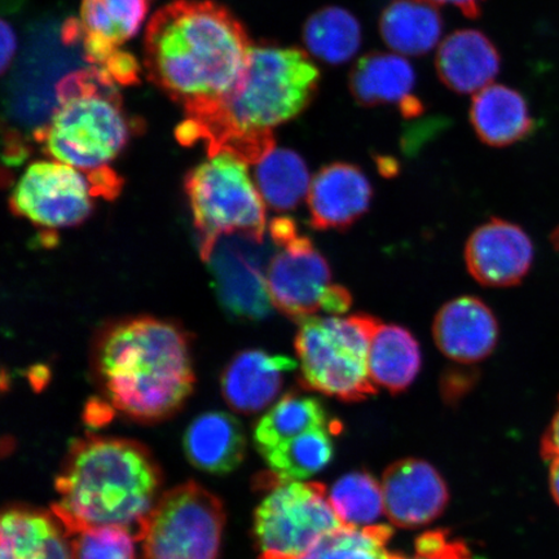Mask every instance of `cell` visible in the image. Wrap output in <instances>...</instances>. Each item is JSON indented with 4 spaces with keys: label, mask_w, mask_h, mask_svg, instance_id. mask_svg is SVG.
Returning a JSON list of instances; mask_svg holds the SVG:
<instances>
[{
    "label": "cell",
    "mask_w": 559,
    "mask_h": 559,
    "mask_svg": "<svg viewBox=\"0 0 559 559\" xmlns=\"http://www.w3.org/2000/svg\"><path fill=\"white\" fill-rule=\"evenodd\" d=\"M253 46L226 7L175 0L146 27L145 68L150 80L185 108L187 118L198 117L239 85Z\"/></svg>",
    "instance_id": "1"
},
{
    "label": "cell",
    "mask_w": 559,
    "mask_h": 559,
    "mask_svg": "<svg viewBox=\"0 0 559 559\" xmlns=\"http://www.w3.org/2000/svg\"><path fill=\"white\" fill-rule=\"evenodd\" d=\"M319 83L320 70L299 48L253 46L239 85L215 108L187 118L178 139L187 145L204 140L209 156L227 152L260 164L275 150L272 129L304 114Z\"/></svg>",
    "instance_id": "2"
},
{
    "label": "cell",
    "mask_w": 559,
    "mask_h": 559,
    "mask_svg": "<svg viewBox=\"0 0 559 559\" xmlns=\"http://www.w3.org/2000/svg\"><path fill=\"white\" fill-rule=\"evenodd\" d=\"M160 481L156 460L134 440L76 439L56 478L59 500L51 512L70 536L87 528L116 526L131 531L136 539L156 506Z\"/></svg>",
    "instance_id": "3"
},
{
    "label": "cell",
    "mask_w": 559,
    "mask_h": 559,
    "mask_svg": "<svg viewBox=\"0 0 559 559\" xmlns=\"http://www.w3.org/2000/svg\"><path fill=\"white\" fill-rule=\"evenodd\" d=\"M96 369L114 407L142 423L175 414L194 383L186 332L153 318L108 328L96 347Z\"/></svg>",
    "instance_id": "4"
},
{
    "label": "cell",
    "mask_w": 559,
    "mask_h": 559,
    "mask_svg": "<svg viewBox=\"0 0 559 559\" xmlns=\"http://www.w3.org/2000/svg\"><path fill=\"white\" fill-rule=\"evenodd\" d=\"M50 122L34 132L46 155L86 174L109 167L131 136L117 83L102 68L69 74Z\"/></svg>",
    "instance_id": "5"
},
{
    "label": "cell",
    "mask_w": 559,
    "mask_h": 559,
    "mask_svg": "<svg viewBox=\"0 0 559 559\" xmlns=\"http://www.w3.org/2000/svg\"><path fill=\"white\" fill-rule=\"evenodd\" d=\"M380 325L381 321L368 313L300 321L296 337L300 384L344 402H361L376 395L368 355Z\"/></svg>",
    "instance_id": "6"
},
{
    "label": "cell",
    "mask_w": 559,
    "mask_h": 559,
    "mask_svg": "<svg viewBox=\"0 0 559 559\" xmlns=\"http://www.w3.org/2000/svg\"><path fill=\"white\" fill-rule=\"evenodd\" d=\"M225 522L222 501L187 481L160 496L136 540L143 559H218Z\"/></svg>",
    "instance_id": "7"
},
{
    "label": "cell",
    "mask_w": 559,
    "mask_h": 559,
    "mask_svg": "<svg viewBox=\"0 0 559 559\" xmlns=\"http://www.w3.org/2000/svg\"><path fill=\"white\" fill-rule=\"evenodd\" d=\"M200 243L229 234L264 237L265 207L247 163L227 152L209 156L186 179Z\"/></svg>",
    "instance_id": "8"
},
{
    "label": "cell",
    "mask_w": 559,
    "mask_h": 559,
    "mask_svg": "<svg viewBox=\"0 0 559 559\" xmlns=\"http://www.w3.org/2000/svg\"><path fill=\"white\" fill-rule=\"evenodd\" d=\"M254 516V536L262 558L304 555L321 537L342 526L326 488L313 481L270 480Z\"/></svg>",
    "instance_id": "9"
},
{
    "label": "cell",
    "mask_w": 559,
    "mask_h": 559,
    "mask_svg": "<svg viewBox=\"0 0 559 559\" xmlns=\"http://www.w3.org/2000/svg\"><path fill=\"white\" fill-rule=\"evenodd\" d=\"M270 235L278 248L267 270L272 305L298 321L325 311L334 284L324 255L309 237L298 233L295 221L289 218L272 223Z\"/></svg>",
    "instance_id": "10"
},
{
    "label": "cell",
    "mask_w": 559,
    "mask_h": 559,
    "mask_svg": "<svg viewBox=\"0 0 559 559\" xmlns=\"http://www.w3.org/2000/svg\"><path fill=\"white\" fill-rule=\"evenodd\" d=\"M200 253L210 272L221 304L234 317L258 321L271 312V296L264 267L270 250L264 237L229 234L201 242Z\"/></svg>",
    "instance_id": "11"
},
{
    "label": "cell",
    "mask_w": 559,
    "mask_h": 559,
    "mask_svg": "<svg viewBox=\"0 0 559 559\" xmlns=\"http://www.w3.org/2000/svg\"><path fill=\"white\" fill-rule=\"evenodd\" d=\"M94 188L86 175L59 160L27 167L11 194L12 212L45 228L80 225L93 212Z\"/></svg>",
    "instance_id": "12"
},
{
    "label": "cell",
    "mask_w": 559,
    "mask_h": 559,
    "mask_svg": "<svg viewBox=\"0 0 559 559\" xmlns=\"http://www.w3.org/2000/svg\"><path fill=\"white\" fill-rule=\"evenodd\" d=\"M467 270L492 288L520 284L534 262V245L513 223L493 218L475 229L465 249Z\"/></svg>",
    "instance_id": "13"
},
{
    "label": "cell",
    "mask_w": 559,
    "mask_h": 559,
    "mask_svg": "<svg viewBox=\"0 0 559 559\" xmlns=\"http://www.w3.org/2000/svg\"><path fill=\"white\" fill-rule=\"evenodd\" d=\"M384 514L396 527L424 526L443 513L450 493L445 481L430 464L405 459L383 473Z\"/></svg>",
    "instance_id": "14"
},
{
    "label": "cell",
    "mask_w": 559,
    "mask_h": 559,
    "mask_svg": "<svg viewBox=\"0 0 559 559\" xmlns=\"http://www.w3.org/2000/svg\"><path fill=\"white\" fill-rule=\"evenodd\" d=\"M432 334L447 358L474 365L485 360L498 345L499 323L484 300L466 296L439 310Z\"/></svg>",
    "instance_id": "15"
},
{
    "label": "cell",
    "mask_w": 559,
    "mask_h": 559,
    "mask_svg": "<svg viewBox=\"0 0 559 559\" xmlns=\"http://www.w3.org/2000/svg\"><path fill=\"white\" fill-rule=\"evenodd\" d=\"M372 194V186L358 166H324L314 175L307 199L311 226L318 230L352 227L367 213Z\"/></svg>",
    "instance_id": "16"
},
{
    "label": "cell",
    "mask_w": 559,
    "mask_h": 559,
    "mask_svg": "<svg viewBox=\"0 0 559 559\" xmlns=\"http://www.w3.org/2000/svg\"><path fill=\"white\" fill-rule=\"evenodd\" d=\"M415 87L414 67L395 53H368L356 62L349 75V90L361 107L396 105L405 118L424 111L423 103L414 94Z\"/></svg>",
    "instance_id": "17"
},
{
    "label": "cell",
    "mask_w": 559,
    "mask_h": 559,
    "mask_svg": "<svg viewBox=\"0 0 559 559\" xmlns=\"http://www.w3.org/2000/svg\"><path fill=\"white\" fill-rule=\"evenodd\" d=\"M152 0H82L79 21L83 52L103 68L126 41L134 38ZM79 40V41H80Z\"/></svg>",
    "instance_id": "18"
},
{
    "label": "cell",
    "mask_w": 559,
    "mask_h": 559,
    "mask_svg": "<svg viewBox=\"0 0 559 559\" xmlns=\"http://www.w3.org/2000/svg\"><path fill=\"white\" fill-rule=\"evenodd\" d=\"M297 365L286 356L249 349L236 356L222 376L223 396L229 407L253 415L267 407L283 386V376Z\"/></svg>",
    "instance_id": "19"
},
{
    "label": "cell",
    "mask_w": 559,
    "mask_h": 559,
    "mask_svg": "<svg viewBox=\"0 0 559 559\" xmlns=\"http://www.w3.org/2000/svg\"><path fill=\"white\" fill-rule=\"evenodd\" d=\"M436 67L440 81L453 93L477 94L499 74L501 58L487 35L464 29L452 33L440 45Z\"/></svg>",
    "instance_id": "20"
},
{
    "label": "cell",
    "mask_w": 559,
    "mask_h": 559,
    "mask_svg": "<svg viewBox=\"0 0 559 559\" xmlns=\"http://www.w3.org/2000/svg\"><path fill=\"white\" fill-rule=\"evenodd\" d=\"M0 543V559H72L70 535L52 512L5 510Z\"/></svg>",
    "instance_id": "21"
},
{
    "label": "cell",
    "mask_w": 559,
    "mask_h": 559,
    "mask_svg": "<svg viewBox=\"0 0 559 559\" xmlns=\"http://www.w3.org/2000/svg\"><path fill=\"white\" fill-rule=\"evenodd\" d=\"M188 461L198 469L227 474L242 463L247 440L241 424L225 412H209L194 419L183 440Z\"/></svg>",
    "instance_id": "22"
},
{
    "label": "cell",
    "mask_w": 559,
    "mask_h": 559,
    "mask_svg": "<svg viewBox=\"0 0 559 559\" xmlns=\"http://www.w3.org/2000/svg\"><path fill=\"white\" fill-rule=\"evenodd\" d=\"M471 122L481 142L496 148L521 142L535 126L526 99L504 85H489L474 95Z\"/></svg>",
    "instance_id": "23"
},
{
    "label": "cell",
    "mask_w": 559,
    "mask_h": 559,
    "mask_svg": "<svg viewBox=\"0 0 559 559\" xmlns=\"http://www.w3.org/2000/svg\"><path fill=\"white\" fill-rule=\"evenodd\" d=\"M421 362L414 334L401 325L381 323L368 355L369 376L374 384L400 394L415 381Z\"/></svg>",
    "instance_id": "24"
},
{
    "label": "cell",
    "mask_w": 559,
    "mask_h": 559,
    "mask_svg": "<svg viewBox=\"0 0 559 559\" xmlns=\"http://www.w3.org/2000/svg\"><path fill=\"white\" fill-rule=\"evenodd\" d=\"M443 32V20L432 4L418 0H394L381 13V37L391 50L421 56L435 48Z\"/></svg>",
    "instance_id": "25"
},
{
    "label": "cell",
    "mask_w": 559,
    "mask_h": 559,
    "mask_svg": "<svg viewBox=\"0 0 559 559\" xmlns=\"http://www.w3.org/2000/svg\"><path fill=\"white\" fill-rule=\"evenodd\" d=\"M326 428H341V425L328 418L317 397L289 393L260 419L254 442L262 454L305 432Z\"/></svg>",
    "instance_id": "26"
},
{
    "label": "cell",
    "mask_w": 559,
    "mask_h": 559,
    "mask_svg": "<svg viewBox=\"0 0 559 559\" xmlns=\"http://www.w3.org/2000/svg\"><path fill=\"white\" fill-rule=\"evenodd\" d=\"M304 41L314 58L326 64H345L361 46V27L352 12L341 7H325L306 21Z\"/></svg>",
    "instance_id": "27"
},
{
    "label": "cell",
    "mask_w": 559,
    "mask_h": 559,
    "mask_svg": "<svg viewBox=\"0 0 559 559\" xmlns=\"http://www.w3.org/2000/svg\"><path fill=\"white\" fill-rule=\"evenodd\" d=\"M334 429H318L293 438L262 453L275 481L302 480L323 471L334 453Z\"/></svg>",
    "instance_id": "28"
},
{
    "label": "cell",
    "mask_w": 559,
    "mask_h": 559,
    "mask_svg": "<svg viewBox=\"0 0 559 559\" xmlns=\"http://www.w3.org/2000/svg\"><path fill=\"white\" fill-rule=\"evenodd\" d=\"M255 179L263 200L277 212L296 209L311 186L304 158L285 148H275L258 164Z\"/></svg>",
    "instance_id": "29"
},
{
    "label": "cell",
    "mask_w": 559,
    "mask_h": 559,
    "mask_svg": "<svg viewBox=\"0 0 559 559\" xmlns=\"http://www.w3.org/2000/svg\"><path fill=\"white\" fill-rule=\"evenodd\" d=\"M393 530L377 526H345L326 534L304 555L290 558L262 559H391L386 545Z\"/></svg>",
    "instance_id": "30"
},
{
    "label": "cell",
    "mask_w": 559,
    "mask_h": 559,
    "mask_svg": "<svg viewBox=\"0 0 559 559\" xmlns=\"http://www.w3.org/2000/svg\"><path fill=\"white\" fill-rule=\"evenodd\" d=\"M331 504L345 526H372L384 512L382 486L372 475L355 472L332 488Z\"/></svg>",
    "instance_id": "31"
},
{
    "label": "cell",
    "mask_w": 559,
    "mask_h": 559,
    "mask_svg": "<svg viewBox=\"0 0 559 559\" xmlns=\"http://www.w3.org/2000/svg\"><path fill=\"white\" fill-rule=\"evenodd\" d=\"M135 536L131 531L102 526L70 536L72 559H136Z\"/></svg>",
    "instance_id": "32"
},
{
    "label": "cell",
    "mask_w": 559,
    "mask_h": 559,
    "mask_svg": "<svg viewBox=\"0 0 559 559\" xmlns=\"http://www.w3.org/2000/svg\"><path fill=\"white\" fill-rule=\"evenodd\" d=\"M416 557L391 555V559H472L464 544L451 540L443 531H432L416 540Z\"/></svg>",
    "instance_id": "33"
},
{
    "label": "cell",
    "mask_w": 559,
    "mask_h": 559,
    "mask_svg": "<svg viewBox=\"0 0 559 559\" xmlns=\"http://www.w3.org/2000/svg\"><path fill=\"white\" fill-rule=\"evenodd\" d=\"M102 69L110 75L117 85H132L140 73L138 62L129 52L117 51Z\"/></svg>",
    "instance_id": "34"
},
{
    "label": "cell",
    "mask_w": 559,
    "mask_h": 559,
    "mask_svg": "<svg viewBox=\"0 0 559 559\" xmlns=\"http://www.w3.org/2000/svg\"><path fill=\"white\" fill-rule=\"evenodd\" d=\"M477 380L475 372L465 369H449L443 376L442 388L447 397H456L465 393Z\"/></svg>",
    "instance_id": "35"
},
{
    "label": "cell",
    "mask_w": 559,
    "mask_h": 559,
    "mask_svg": "<svg viewBox=\"0 0 559 559\" xmlns=\"http://www.w3.org/2000/svg\"><path fill=\"white\" fill-rule=\"evenodd\" d=\"M0 39H2V58H0V66H2V73L5 74L7 70L12 66V61L15 59L17 51L16 32L7 20H2Z\"/></svg>",
    "instance_id": "36"
},
{
    "label": "cell",
    "mask_w": 559,
    "mask_h": 559,
    "mask_svg": "<svg viewBox=\"0 0 559 559\" xmlns=\"http://www.w3.org/2000/svg\"><path fill=\"white\" fill-rule=\"evenodd\" d=\"M542 454L548 461L559 457V411L545 432L542 442Z\"/></svg>",
    "instance_id": "37"
},
{
    "label": "cell",
    "mask_w": 559,
    "mask_h": 559,
    "mask_svg": "<svg viewBox=\"0 0 559 559\" xmlns=\"http://www.w3.org/2000/svg\"><path fill=\"white\" fill-rule=\"evenodd\" d=\"M418 2L436 4H451L464 13L469 19H478L481 15V7L486 0H418Z\"/></svg>",
    "instance_id": "38"
},
{
    "label": "cell",
    "mask_w": 559,
    "mask_h": 559,
    "mask_svg": "<svg viewBox=\"0 0 559 559\" xmlns=\"http://www.w3.org/2000/svg\"><path fill=\"white\" fill-rule=\"evenodd\" d=\"M550 489L559 504V457L550 461Z\"/></svg>",
    "instance_id": "39"
},
{
    "label": "cell",
    "mask_w": 559,
    "mask_h": 559,
    "mask_svg": "<svg viewBox=\"0 0 559 559\" xmlns=\"http://www.w3.org/2000/svg\"><path fill=\"white\" fill-rule=\"evenodd\" d=\"M554 242L556 243V247L559 248V228L556 230L554 235Z\"/></svg>",
    "instance_id": "40"
}]
</instances>
